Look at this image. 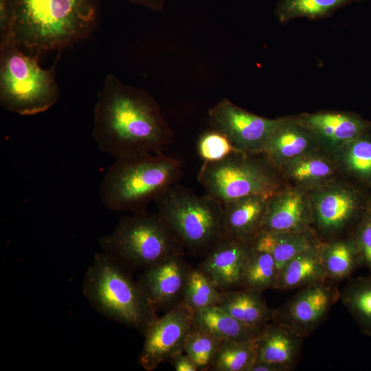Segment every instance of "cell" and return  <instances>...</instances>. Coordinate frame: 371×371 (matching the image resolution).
Instances as JSON below:
<instances>
[{
  "label": "cell",
  "instance_id": "obj_1",
  "mask_svg": "<svg viewBox=\"0 0 371 371\" xmlns=\"http://www.w3.org/2000/svg\"><path fill=\"white\" fill-rule=\"evenodd\" d=\"M93 137L102 152L117 158L162 153L172 134L152 97L108 74L97 95Z\"/></svg>",
  "mask_w": 371,
  "mask_h": 371
},
{
  "label": "cell",
  "instance_id": "obj_2",
  "mask_svg": "<svg viewBox=\"0 0 371 371\" xmlns=\"http://www.w3.org/2000/svg\"><path fill=\"white\" fill-rule=\"evenodd\" d=\"M101 0H0V39L10 35L24 52L39 58L87 38Z\"/></svg>",
  "mask_w": 371,
  "mask_h": 371
},
{
  "label": "cell",
  "instance_id": "obj_3",
  "mask_svg": "<svg viewBox=\"0 0 371 371\" xmlns=\"http://www.w3.org/2000/svg\"><path fill=\"white\" fill-rule=\"evenodd\" d=\"M182 173L181 161L162 153L117 157L102 180L100 199L112 211H143Z\"/></svg>",
  "mask_w": 371,
  "mask_h": 371
},
{
  "label": "cell",
  "instance_id": "obj_4",
  "mask_svg": "<svg viewBox=\"0 0 371 371\" xmlns=\"http://www.w3.org/2000/svg\"><path fill=\"white\" fill-rule=\"evenodd\" d=\"M130 271L100 251L95 254L85 273L82 293L97 312L144 335L157 319V311Z\"/></svg>",
  "mask_w": 371,
  "mask_h": 371
},
{
  "label": "cell",
  "instance_id": "obj_5",
  "mask_svg": "<svg viewBox=\"0 0 371 371\" xmlns=\"http://www.w3.org/2000/svg\"><path fill=\"white\" fill-rule=\"evenodd\" d=\"M60 52L49 69L41 68L38 58L24 52L10 35L0 40V104L21 115L43 113L60 97L56 78Z\"/></svg>",
  "mask_w": 371,
  "mask_h": 371
},
{
  "label": "cell",
  "instance_id": "obj_6",
  "mask_svg": "<svg viewBox=\"0 0 371 371\" xmlns=\"http://www.w3.org/2000/svg\"><path fill=\"white\" fill-rule=\"evenodd\" d=\"M101 251L130 271L145 270L183 255V245L165 220L146 210L122 217L113 231L99 240Z\"/></svg>",
  "mask_w": 371,
  "mask_h": 371
},
{
  "label": "cell",
  "instance_id": "obj_7",
  "mask_svg": "<svg viewBox=\"0 0 371 371\" xmlns=\"http://www.w3.org/2000/svg\"><path fill=\"white\" fill-rule=\"evenodd\" d=\"M155 202L184 247L207 253L224 237L223 204L211 196H199L176 183Z\"/></svg>",
  "mask_w": 371,
  "mask_h": 371
},
{
  "label": "cell",
  "instance_id": "obj_8",
  "mask_svg": "<svg viewBox=\"0 0 371 371\" xmlns=\"http://www.w3.org/2000/svg\"><path fill=\"white\" fill-rule=\"evenodd\" d=\"M258 154L236 150L221 160L204 162L198 181L223 205L251 195L270 197L276 192L278 179L266 156L262 159Z\"/></svg>",
  "mask_w": 371,
  "mask_h": 371
},
{
  "label": "cell",
  "instance_id": "obj_9",
  "mask_svg": "<svg viewBox=\"0 0 371 371\" xmlns=\"http://www.w3.org/2000/svg\"><path fill=\"white\" fill-rule=\"evenodd\" d=\"M339 300L335 282L327 280L301 289L284 304L274 308L273 322L306 338L328 317Z\"/></svg>",
  "mask_w": 371,
  "mask_h": 371
},
{
  "label": "cell",
  "instance_id": "obj_10",
  "mask_svg": "<svg viewBox=\"0 0 371 371\" xmlns=\"http://www.w3.org/2000/svg\"><path fill=\"white\" fill-rule=\"evenodd\" d=\"M192 315L179 302L149 326L144 334V342L138 357L144 370L152 371L183 352L192 327Z\"/></svg>",
  "mask_w": 371,
  "mask_h": 371
},
{
  "label": "cell",
  "instance_id": "obj_11",
  "mask_svg": "<svg viewBox=\"0 0 371 371\" xmlns=\"http://www.w3.org/2000/svg\"><path fill=\"white\" fill-rule=\"evenodd\" d=\"M208 115L213 130L226 136L237 151L247 153L263 152L280 119L256 115L226 99L211 108Z\"/></svg>",
  "mask_w": 371,
  "mask_h": 371
},
{
  "label": "cell",
  "instance_id": "obj_12",
  "mask_svg": "<svg viewBox=\"0 0 371 371\" xmlns=\"http://www.w3.org/2000/svg\"><path fill=\"white\" fill-rule=\"evenodd\" d=\"M190 269L178 255L142 271L137 282L156 311L172 307L181 301Z\"/></svg>",
  "mask_w": 371,
  "mask_h": 371
},
{
  "label": "cell",
  "instance_id": "obj_13",
  "mask_svg": "<svg viewBox=\"0 0 371 371\" xmlns=\"http://www.w3.org/2000/svg\"><path fill=\"white\" fill-rule=\"evenodd\" d=\"M312 224L325 236L344 231L356 218L359 201L356 194L344 186L325 188L313 197Z\"/></svg>",
  "mask_w": 371,
  "mask_h": 371
},
{
  "label": "cell",
  "instance_id": "obj_14",
  "mask_svg": "<svg viewBox=\"0 0 371 371\" xmlns=\"http://www.w3.org/2000/svg\"><path fill=\"white\" fill-rule=\"evenodd\" d=\"M252 250L251 243L224 236L200 264L204 272L221 291L240 286L243 269Z\"/></svg>",
  "mask_w": 371,
  "mask_h": 371
},
{
  "label": "cell",
  "instance_id": "obj_15",
  "mask_svg": "<svg viewBox=\"0 0 371 371\" xmlns=\"http://www.w3.org/2000/svg\"><path fill=\"white\" fill-rule=\"evenodd\" d=\"M295 117L312 133L319 144L334 152L371 131V124L353 113L322 111Z\"/></svg>",
  "mask_w": 371,
  "mask_h": 371
},
{
  "label": "cell",
  "instance_id": "obj_16",
  "mask_svg": "<svg viewBox=\"0 0 371 371\" xmlns=\"http://www.w3.org/2000/svg\"><path fill=\"white\" fill-rule=\"evenodd\" d=\"M311 205L302 192L286 190L269 198L262 230L298 232L311 230Z\"/></svg>",
  "mask_w": 371,
  "mask_h": 371
},
{
  "label": "cell",
  "instance_id": "obj_17",
  "mask_svg": "<svg viewBox=\"0 0 371 371\" xmlns=\"http://www.w3.org/2000/svg\"><path fill=\"white\" fill-rule=\"evenodd\" d=\"M318 144L312 133L296 117L280 118L262 153L272 166L282 168L300 156L315 151Z\"/></svg>",
  "mask_w": 371,
  "mask_h": 371
},
{
  "label": "cell",
  "instance_id": "obj_18",
  "mask_svg": "<svg viewBox=\"0 0 371 371\" xmlns=\"http://www.w3.org/2000/svg\"><path fill=\"white\" fill-rule=\"evenodd\" d=\"M269 198L251 195L223 204L224 236L251 243L262 230Z\"/></svg>",
  "mask_w": 371,
  "mask_h": 371
},
{
  "label": "cell",
  "instance_id": "obj_19",
  "mask_svg": "<svg viewBox=\"0 0 371 371\" xmlns=\"http://www.w3.org/2000/svg\"><path fill=\"white\" fill-rule=\"evenodd\" d=\"M304 339L287 327L272 322L256 341V361L276 363L292 370L300 357Z\"/></svg>",
  "mask_w": 371,
  "mask_h": 371
},
{
  "label": "cell",
  "instance_id": "obj_20",
  "mask_svg": "<svg viewBox=\"0 0 371 371\" xmlns=\"http://www.w3.org/2000/svg\"><path fill=\"white\" fill-rule=\"evenodd\" d=\"M192 326L222 341L251 342L259 339L268 325L254 326L247 324L216 305L194 313Z\"/></svg>",
  "mask_w": 371,
  "mask_h": 371
},
{
  "label": "cell",
  "instance_id": "obj_21",
  "mask_svg": "<svg viewBox=\"0 0 371 371\" xmlns=\"http://www.w3.org/2000/svg\"><path fill=\"white\" fill-rule=\"evenodd\" d=\"M262 292L242 288L223 291L218 306L236 319L254 326L272 323L274 308H270Z\"/></svg>",
  "mask_w": 371,
  "mask_h": 371
},
{
  "label": "cell",
  "instance_id": "obj_22",
  "mask_svg": "<svg viewBox=\"0 0 371 371\" xmlns=\"http://www.w3.org/2000/svg\"><path fill=\"white\" fill-rule=\"evenodd\" d=\"M321 243L287 262L279 271L274 289H299L328 280L321 259Z\"/></svg>",
  "mask_w": 371,
  "mask_h": 371
},
{
  "label": "cell",
  "instance_id": "obj_23",
  "mask_svg": "<svg viewBox=\"0 0 371 371\" xmlns=\"http://www.w3.org/2000/svg\"><path fill=\"white\" fill-rule=\"evenodd\" d=\"M311 230L298 232H275L262 230L251 242L254 249L269 253L279 271L299 254L320 244Z\"/></svg>",
  "mask_w": 371,
  "mask_h": 371
},
{
  "label": "cell",
  "instance_id": "obj_24",
  "mask_svg": "<svg viewBox=\"0 0 371 371\" xmlns=\"http://www.w3.org/2000/svg\"><path fill=\"white\" fill-rule=\"evenodd\" d=\"M320 256L328 279L335 282L349 278L362 267L352 237L322 243Z\"/></svg>",
  "mask_w": 371,
  "mask_h": 371
},
{
  "label": "cell",
  "instance_id": "obj_25",
  "mask_svg": "<svg viewBox=\"0 0 371 371\" xmlns=\"http://www.w3.org/2000/svg\"><path fill=\"white\" fill-rule=\"evenodd\" d=\"M339 300L361 331L371 337V273L348 281L339 290Z\"/></svg>",
  "mask_w": 371,
  "mask_h": 371
},
{
  "label": "cell",
  "instance_id": "obj_26",
  "mask_svg": "<svg viewBox=\"0 0 371 371\" xmlns=\"http://www.w3.org/2000/svg\"><path fill=\"white\" fill-rule=\"evenodd\" d=\"M366 0H278L275 15L282 23L297 19L319 20L353 3Z\"/></svg>",
  "mask_w": 371,
  "mask_h": 371
},
{
  "label": "cell",
  "instance_id": "obj_27",
  "mask_svg": "<svg viewBox=\"0 0 371 371\" xmlns=\"http://www.w3.org/2000/svg\"><path fill=\"white\" fill-rule=\"evenodd\" d=\"M285 175L304 186L323 183L333 175V164L325 156L313 151L300 156L284 165Z\"/></svg>",
  "mask_w": 371,
  "mask_h": 371
},
{
  "label": "cell",
  "instance_id": "obj_28",
  "mask_svg": "<svg viewBox=\"0 0 371 371\" xmlns=\"http://www.w3.org/2000/svg\"><path fill=\"white\" fill-rule=\"evenodd\" d=\"M278 274L279 269L273 256L252 247L243 269L240 286L262 293L274 289Z\"/></svg>",
  "mask_w": 371,
  "mask_h": 371
},
{
  "label": "cell",
  "instance_id": "obj_29",
  "mask_svg": "<svg viewBox=\"0 0 371 371\" xmlns=\"http://www.w3.org/2000/svg\"><path fill=\"white\" fill-rule=\"evenodd\" d=\"M370 131L348 142L335 151L336 158L344 169L355 177L369 183H371Z\"/></svg>",
  "mask_w": 371,
  "mask_h": 371
},
{
  "label": "cell",
  "instance_id": "obj_30",
  "mask_svg": "<svg viewBox=\"0 0 371 371\" xmlns=\"http://www.w3.org/2000/svg\"><path fill=\"white\" fill-rule=\"evenodd\" d=\"M221 291L200 269L191 268L181 303L192 313L218 304Z\"/></svg>",
  "mask_w": 371,
  "mask_h": 371
},
{
  "label": "cell",
  "instance_id": "obj_31",
  "mask_svg": "<svg viewBox=\"0 0 371 371\" xmlns=\"http://www.w3.org/2000/svg\"><path fill=\"white\" fill-rule=\"evenodd\" d=\"M256 341L251 342L223 341L210 370L249 371L257 359Z\"/></svg>",
  "mask_w": 371,
  "mask_h": 371
},
{
  "label": "cell",
  "instance_id": "obj_32",
  "mask_svg": "<svg viewBox=\"0 0 371 371\" xmlns=\"http://www.w3.org/2000/svg\"><path fill=\"white\" fill-rule=\"evenodd\" d=\"M222 341L210 333L192 326L183 352L193 360L199 370H210Z\"/></svg>",
  "mask_w": 371,
  "mask_h": 371
},
{
  "label": "cell",
  "instance_id": "obj_33",
  "mask_svg": "<svg viewBox=\"0 0 371 371\" xmlns=\"http://www.w3.org/2000/svg\"><path fill=\"white\" fill-rule=\"evenodd\" d=\"M197 150L204 162L221 160L236 150L226 136L213 129L200 137Z\"/></svg>",
  "mask_w": 371,
  "mask_h": 371
},
{
  "label": "cell",
  "instance_id": "obj_34",
  "mask_svg": "<svg viewBox=\"0 0 371 371\" xmlns=\"http://www.w3.org/2000/svg\"><path fill=\"white\" fill-rule=\"evenodd\" d=\"M352 237L358 249L362 267L371 273V210L359 219Z\"/></svg>",
  "mask_w": 371,
  "mask_h": 371
},
{
  "label": "cell",
  "instance_id": "obj_35",
  "mask_svg": "<svg viewBox=\"0 0 371 371\" xmlns=\"http://www.w3.org/2000/svg\"><path fill=\"white\" fill-rule=\"evenodd\" d=\"M176 371H197V366L193 360L186 353L183 352L177 355L171 360Z\"/></svg>",
  "mask_w": 371,
  "mask_h": 371
},
{
  "label": "cell",
  "instance_id": "obj_36",
  "mask_svg": "<svg viewBox=\"0 0 371 371\" xmlns=\"http://www.w3.org/2000/svg\"><path fill=\"white\" fill-rule=\"evenodd\" d=\"M289 368L269 361H257L251 367L249 371H289Z\"/></svg>",
  "mask_w": 371,
  "mask_h": 371
},
{
  "label": "cell",
  "instance_id": "obj_37",
  "mask_svg": "<svg viewBox=\"0 0 371 371\" xmlns=\"http://www.w3.org/2000/svg\"><path fill=\"white\" fill-rule=\"evenodd\" d=\"M130 3L142 5L152 10H159L163 7L165 0H125Z\"/></svg>",
  "mask_w": 371,
  "mask_h": 371
}]
</instances>
